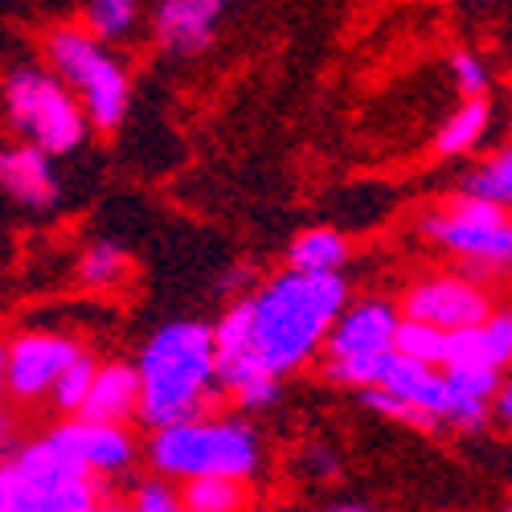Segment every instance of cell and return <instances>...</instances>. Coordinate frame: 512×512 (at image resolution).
Instances as JSON below:
<instances>
[{"label": "cell", "mask_w": 512, "mask_h": 512, "mask_svg": "<svg viewBox=\"0 0 512 512\" xmlns=\"http://www.w3.org/2000/svg\"><path fill=\"white\" fill-rule=\"evenodd\" d=\"M91 512H132V508H127V500H111V496H103Z\"/></svg>", "instance_id": "4316f807"}, {"label": "cell", "mask_w": 512, "mask_h": 512, "mask_svg": "<svg viewBox=\"0 0 512 512\" xmlns=\"http://www.w3.org/2000/svg\"><path fill=\"white\" fill-rule=\"evenodd\" d=\"M488 127H492V103L488 99H463L447 123L439 127V136H435V152L443 160L451 156H467L484 136H488Z\"/></svg>", "instance_id": "2e32d148"}, {"label": "cell", "mask_w": 512, "mask_h": 512, "mask_svg": "<svg viewBox=\"0 0 512 512\" xmlns=\"http://www.w3.org/2000/svg\"><path fill=\"white\" fill-rule=\"evenodd\" d=\"M0 193H9L25 209H50L58 205V177L50 156H41L29 144L0 148Z\"/></svg>", "instance_id": "4fadbf2b"}, {"label": "cell", "mask_w": 512, "mask_h": 512, "mask_svg": "<svg viewBox=\"0 0 512 512\" xmlns=\"http://www.w3.org/2000/svg\"><path fill=\"white\" fill-rule=\"evenodd\" d=\"M222 13H226L222 0H164V5L152 9V29L168 54L193 58L209 50Z\"/></svg>", "instance_id": "7c38bea8"}, {"label": "cell", "mask_w": 512, "mask_h": 512, "mask_svg": "<svg viewBox=\"0 0 512 512\" xmlns=\"http://www.w3.org/2000/svg\"><path fill=\"white\" fill-rule=\"evenodd\" d=\"M5 103H9L13 127L41 156H66L87 140L91 123L82 115L78 99L46 70H33V66L13 70L5 82Z\"/></svg>", "instance_id": "52a82bcc"}, {"label": "cell", "mask_w": 512, "mask_h": 512, "mask_svg": "<svg viewBox=\"0 0 512 512\" xmlns=\"http://www.w3.org/2000/svg\"><path fill=\"white\" fill-rule=\"evenodd\" d=\"M82 357V345L62 332H21L5 340V398L33 406L50 398L58 377Z\"/></svg>", "instance_id": "30bf717a"}, {"label": "cell", "mask_w": 512, "mask_h": 512, "mask_svg": "<svg viewBox=\"0 0 512 512\" xmlns=\"http://www.w3.org/2000/svg\"><path fill=\"white\" fill-rule=\"evenodd\" d=\"M328 512H377V508H369V504H361V500H340V504H332Z\"/></svg>", "instance_id": "83f0119b"}, {"label": "cell", "mask_w": 512, "mask_h": 512, "mask_svg": "<svg viewBox=\"0 0 512 512\" xmlns=\"http://www.w3.org/2000/svg\"><path fill=\"white\" fill-rule=\"evenodd\" d=\"M74 459L78 467L87 472L91 480H115V476H127L132 463L140 455L136 447V435L127 426H107V422H87V418H66L62 426L50 431Z\"/></svg>", "instance_id": "8fae6325"}, {"label": "cell", "mask_w": 512, "mask_h": 512, "mask_svg": "<svg viewBox=\"0 0 512 512\" xmlns=\"http://www.w3.org/2000/svg\"><path fill=\"white\" fill-rule=\"evenodd\" d=\"M345 263H349V238L332 226H312L295 234L287 246V271L300 275H340Z\"/></svg>", "instance_id": "9a60e30c"}, {"label": "cell", "mask_w": 512, "mask_h": 512, "mask_svg": "<svg viewBox=\"0 0 512 512\" xmlns=\"http://www.w3.org/2000/svg\"><path fill=\"white\" fill-rule=\"evenodd\" d=\"M46 54L54 62V78L62 87H74L70 95L78 99L87 123H95L99 132H115L127 115V103H132V78H127L123 62L74 25L50 33Z\"/></svg>", "instance_id": "5b68a950"}, {"label": "cell", "mask_w": 512, "mask_h": 512, "mask_svg": "<svg viewBox=\"0 0 512 512\" xmlns=\"http://www.w3.org/2000/svg\"><path fill=\"white\" fill-rule=\"evenodd\" d=\"M398 324H402L398 304L381 300V295H365L357 304H345V312L336 316L324 349H320L324 377L345 390H361V394L373 390L381 365L394 353Z\"/></svg>", "instance_id": "8992f818"}, {"label": "cell", "mask_w": 512, "mask_h": 512, "mask_svg": "<svg viewBox=\"0 0 512 512\" xmlns=\"http://www.w3.org/2000/svg\"><path fill=\"white\" fill-rule=\"evenodd\" d=\"M127 508H132V512H185L177 484L156 480V476H148L144 484H136V492H132V500H127Z\"/></svg>", "instance_id": "cb8c5ba5"}, {"label": "cell", "mask_w": 512, "mask_h": 512, "mask_svg": "<svg viewBox=\"0 0 512 512\" xmlns=\"http://www.w3.org/2000/svg\"><path fill=\"white\" fill-rule=\"evenodd\" d=\"M426 238H435L443 250H451L463 267H472L480 275L504 271L512 259V222L508 209L472 201V197H451L443 209L422 218Z\"/></svg>", "instance_id": "ba28073f"}, {"label": "cell", "mask_w": 512, "mask_h": 512, "mask_svg": "<svg viewBox=\"0 0 512 512\" xmlns=\"http://www.w3.org/2000/svg\"><path fill=\"white\" fill-rule=\"evenodd\" d=\"M492 291L463 275V271H435V275H422L406 287L402 304H398V316L402 320H414V324H426L435 332H467V328H480L488 316H492Z\"/></svg>", "instance_id": "9c48e42d"}, {"label": "cell", "mask_w": 512, "mask_h": 512, "mask_svg": "<svg viewBox=\"0 0 512 512\" xmlns=\"http://www.w3.org/2000/svg\"><path fill=\"white\" fill-rule=\"evenodd\" d=\"M132 275V254L115 242H91L78 259V279L87 287H115Z\"/></svg>", "instance_id": "ffe728a7"}, {"label": "cell", "mask_w": 512, "mask_h": 512, "mask_svg": "<svg viewBox=\"0 0 512 512\" xmlns=\"http://www.w3.org/2000/svg\"><path fill=\"white\" fill-rule=\"evenodd\" d=\"M140 406V386H136V369L127 361H107L95 369L91 394L82 402L78 418L87 422H107V426H127V418H136Z\"/></svg>", "instance_id": "5bb4252c"}, {"label": "cell", "mask_w": 512, "mask_h": 512, "mask_svg": "<svg viewBox=\"0 0 512 512\" xmlns=\"http://www.w3.org/2000/svg\"><path fill=\"white\" fill-rule=\"evenodd\" d=\"M132 369L140 386L136 418L148 431L205 418L222 402L218 369H213V336L201 320H173L156 328Z\"/></svg>", "instance_id": "7a4b0ae2"}, {"label": "cell", "mask_w": 512, "mask_h": 512, "mask_svg": "<svg viewBox=\"0 0 512 512\" xmlns=\"http://www.w3.org/2000/svg\"><path fill=\"white\" fill-rule=\"evenodd\" d=\"M484 340H488L496 365L508 369V361H512V316H508L504 308H496V312L484 320Z\"/></svg>", "instance_id": "d4e9b609"}, {"label": "cell", "mask_w": 512, "mask_h": 512, "mask_svg": "<svg viewBox=\"0 0 512 512\" xmlns=\"http://www.w3.org/2000/svg\"><path fill=\"white\" fill-rule=\"evenodd\" d=\"M263 439L246 418L230 414H205L193 422H177L152 431L148 463L152 476L168 484H193V480H234L250 484L263 472Z\"/></svg>", "instance_id": "3957f363"}, {"label": "cell", "mask_w": 512, "mask_h": 512, "mask_svg": "<svg viewBox=\"0 0 512 512\" xmlns=\"http://www.w3.org/2000/svg\"><path fill=\"white\" fill-rule=\"evenodd\" d=\"M140 17L144 9L136 0H95V5L82 9V33L95 37L99 46H107V41L132 37L140 29Z\"/></svg>", "instance_id": "e0dca14e"}, {"label": "cell", "mask_w": 512, "mask_h": 512, "mask_svg": "<svg viewBox=\"0 0 512 512\" xmlns=\"http://www.w3.org/2000/svg\"><path fill=\"white\" fill-rule=\"evenodd\" d=\"M459 197H472V201H488V205L508 209V201H512V152L500 148L484 164H476L472 173L463 177Z\"/></svg>", "instance_id": "ac0fdd59"}, {"label": "cell", "mask_w": 512, "mask_h": 512, "mask_svg": "<svg viewBox=\"0 0 512 512\" xmlns=\"http://www.w3.org/2000/svg\"><path fill=\"white\" fill-rule=\"evenodd\" d=\"M447 66H451V78H455V91H459L463 99H488L492 74H488V66H484L480 54H472V50H451Z\"/></svg>", "instance_id": "603a6c76"}, {"label": "cell", "mask_w": 512, "mask_h": 512, "mask_svg": "<svg viewBox=\"0 0 512 512\" xmlns=\"http://www.w3.org/2000/svg\"><path fill=\"white\" fill-rule=\"evenodd\" d=\"M177 492L185 512H250L254 504L250 484H234V480H193L181 484Z\"/></svg>", "instance_id": "d6986e66"}, {"label": "cell", "mask_w": 512, "mask_h": 512, "mask_svg": "<svg viewBox=\"0 0 512 512\" xmlns=\"http://www.w3.org/2000/svg\"><path fill=\"white\" fill-rule=\"evenodd\" d=\"M99 500L103 484L54 435L21 443L0 463V512H91Z\"/></svg>", "instance_id": "277c9868"}, {"label": "cell", "mask_w": 512, "mask_h": 512, "mask_svg": "<svg viewBox=\"0 0 512 512\" xmlns=\"http://www.w3.org/2000/svg\"><path fill=\"white\" fill-rule=\"evenodd\" d=\"M95 357H87L82 353L62 377H58V386L50 390V402H54V410L58 414H70V418H78V410H82V402H87V394H91V381H95Z\"/></svg>", "instance_id": "7402d4cb"}, {"label": "cell", "mask_w": 512, "mask_h": 512, "mask_svg": "<svg viewBox=\"0 0 512 512\" xmlns=\"http://www.w3.org/2000/svg\"><path fill=\"white\" fill-rule=\"evenodd\" d=\"M394 353L414 361V365H426V369H443V357H447V332H435L426 324H414V320H402L398 332H394Z\"/></svg>", "instance_id": "44dd1931"}, {"label": "cell", "mask_w": 512, "mask_h": 512, "mask_svg": "<svg viewBox=\"0 0 512 512\" xmlns=\"http://www.w3.org/2000/svg\"><path fill=\"white\" fill-rule=\"evenodd\" d=\"M246 304L250 357L259 373L283 381L287 373H300L320 357L336 316L349 304V279L279 271L254 295H246Z\"/></svg>", "instance_id": "6da1fadb"}, {"label": "cell", "mask_w": 512, "mask_h": 512, "mask_svg": "<svg viewBox=\"0 0 512 512\" xmlns=\"http://www.w3.org/2000/svg\"><path fill=\"white\" fill-rule=\"evenodd\" d=\"M0 402H5V340H0Z\"/></svg>", "instance_id": "f1b7e54d"}, {"label": "cell", "mask_w": 512, "mask_h": 512, "mask_svg": "<svg viewBox=\"0 0 512 512\" xmlns=\"http://www.w3.org/2000/svg\"><path fill=\"white\" fill-rule=\"evenodd\" d=\"M492 402H496V422H504V426H508V422H512V386H508V381L496 390V398H492Z\"/></svg>", "instance_id": "484cf974"}]
</instances>
